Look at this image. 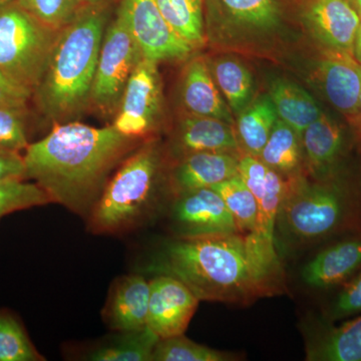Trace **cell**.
Wrapping results in <instances>:
<instances>
[{"label":"cell","mask_w":361,"mask_h":361,"mask_svg":"<svg viewBox=\"0 0 361 361\" xmlns=\"http://www.w3.org/2000/svg\"><path fill=\"white\" fill-rule=\"evenodd\" d=\"M147 270L177 278L200 301L248 305L285 287L275 246L256 231L176 237L161 246Z\"/></svg>","instance_id":"obj_1"},{"label":"cell","mask_w":361,"mask_h":361,"mask_svg":"<svg viewBox=\"0 0 361 361\" xmlns=\"http://www.w3.org/2000/svg\"><path fill=\"white\" fill-rule=\"evenodd\" d=\"M139 141L121 134L113 125L54 123L49 135L30 144L23 154L26 177L37 183L52 203L89 216L111 171L137 149Z\"/></svg>","instance_id":"obj_2"},{"label":"cell","mask_w":361,"mask_h":361,"mask_svg":"<svg viewBox=\"0 0 361 361\" xmlns=\"http://www.w3.org/2000/svg\"><path fill=\"white\" fill-rule=\"evenodd\" d=\"M113 6H82L59 30L44 75L32 94L40 113L52 123L77 121L90 106L97 59Z\"/></svg>","instance_id":"obj_3"},{"label":"cell","mask_w":361,"mask_h":361,"mask_svg":"<svg viewBox=\"0 0 361 361\" xmlns=\"http://www.w3.org/2000/svg\"><path fill=\"white\" fill-rule=\"evenodd\" d=\"M160 149L145 142L121 163L87 216L94 234H120L142 224L160 205Z\"/></svg>","instance_id":"obj_4"},{"label":"cell","mask_w":361,"mask_h":361,"mask_svg":"<svg viewBox=\"0 0 361 361\" xmlns=\"http://www.w3.org/2000/svg\"><path fill=\"white\" fill-rule=\"evenodd\" d=\"M360 207L337 176L313 184L298 177L288 180L276 225L287 239L308 243L353 224Z\"/></svg>","instance_id":"obj_5"},{"label":"cell","mask_w":361,"mask_h":361,"mask_svg":"<svg viewBox=\"0 0 361 361\" xmlns=\"http://www.w3.org/2000/svg\"><path fill=\"white\" fill-rule=\"evenodd\" d=\"M59 32L37 20L16 0L0 4V71L33 94Z\"/></svg>","instance_id":"obj_6"},{"label":"cell","mask_w":361,"mask_h":361,"mask_svg":"<svg viewBox=\"0 0 361 361\" xmlns=\"http://www.w3.org/2000/svg\"><path fill=\"white\" fill-rule=\"evenodd\" d=\"M287 0H205L207 40L250 44L281 30Z\"/></svg>","instance_id":"obj_7"},{"label":"cell","mask_w":361,"mask_h":361,"mask_svg":"<svg viewBox=\"0 0 361 361\" xmlns=\"http://www.w3.org/2000/svg\"><path fill=\"white\" fill-rule=\"evenodd\" d=\"M144 59L122 18L115 14L104 32L92 85L90 106L116 116L130 75Z\"/></svg>","instance_id":"obj_8"},{"label":"cell","mask_w":361,"mask_h":361,"mask_svg":"<svg viewBox=\"0 0 361 361\" xmlns=\"http://www.w3.org/2000/svg\"><path fill=\"white\" fill-rule=\"evenodd\" d=\"M116 14L129 28L144 59L159 65L184 61L195 51L171 27L155 0H120Z\"/></svg>","instance_id":"obj_9"},{"label":"cell","mask_w":361,"mask_h":361,"mask_svg":"<svg viewBox=\"0 0 361 361\" xmlns=\"http://www.w3.org/2000/svg\"><path fill=\"white\" fill-rule=\"evenodd\" d=\"M161 109L158 63L142 59L128 82L113 127L126 137L141 140L156 130Z\"/></svg>","instance_id":"obj_10"},{"label":"cell","mask_w":361,"mask_h":361,"mask_svg":"<svg viewBox=\"0 0 361 361\" xmlns=\"http://www.w3.org/2000/svg\"><path fill=\"white\" fill-rule=\"evenodd\" d=\"M293 6L317 49L353 54L361 16L349 0H293Z\"/></svg>","instance_id":"obj_11"},{"label":"cell","mask_w":361,"mask_h":361,"mask_svg":"<svg viewBox=\"0 0 361 361\" xmlns=\"http://www.w3.org/2000/svg\"><path fill=\"white\" fill-rule=\"evenodd\" d=\"M311 78L324 99L351 127L360 111L361 92V66L353 54L318 49Z\"/></svg>","instance_id":"obj_12"},{"label":"cell","mask_w":361,"mask_h":361,"mask_svg":"<svg viewBox=\"0 0 361 361\" xmlns=\"http://www.w3.org/2000/svg\"><path fill=\"white\" fill-rule=\"evenodd\" d=\"M177 237H201L240 233L224 201L212 188L174 197L171 210Z\"/></svg>","instance_id":"obj_13"},{"label":"cell","mask_w":361,"mask_h":361,"mask_svg":"<svg viewBox=\"0 0 361 361\" xmlns=\"http://www.w3.org/2000/svg\"><path fill=\"white\" fill-rule=\"evenodd\" d=\"M149 288L147 326L160 339L184 334L200 302L198 297L170 275H157Z\"/></svg>","instance_id":"obj_14"},{"label":"cell","mask_w":361,"mask_h":361,"mask_svg":"<svg viewBox=\"0 0 361 361\" xmlns=\"http://www.w3.org/2000/svg\"><path fill=\"white\" fill-rule=\"evenodd\" d=\"M239 175L255 197L258 221L255 231L267 243L274 245L278 214L288 188V180L256 157L241 154Z\"/></svg>","instance_id":"obj_15"},{"label":"cell","mask_w":361,"mask_h":361,"mask_svg":"<svg viewBox=\"0 0 361 361\" xmlns=\"http://www.w3.org/2000/svg\"><path fill=\"white\" fill-rule=\"evenodd\" d=\"M176 161L202 152L239 154L238 140L232 123L210 116L187 114L182 116L171 142Z\"/></svg>","instance_id":"obj_16"},{"label":"cell","mask_w":361,"mask_h":361,"mask_svg":"<svg viewBox=\"0 0 361 361\" xmlns=\"http://www.w3.org/2000/svg\"><path fill=\"white\" fill-rule=\"evenodd\" d=\"M303 157L308 172L316 180L336 176L346 148V133L334 116L323 111L301 135Z\"/></svg>","instance_id":"obj_17"},{"label":"cell","mask_w":361,"mask_h":361,"mask_svg":"<svg viewBox=\"0 0 361 361\" xmlns=\"http://www.w3.org/2000/svg\"><path fill=\"white\" fill-rule=\"evenodd\" d=\"M239 158V154L202 152L176 161L170 175L173 196L212 188L238 175Z\"/></svg>","instance_id":"obj_18"},{"label":"cell","mask_w":361,"mask_h":361,"mask_svg":"<svg viewBox=\"0 0 361 361\" xmlns=\"http://www.w3.org/2000/svg\"><path fill=\"white\" fill-rule=\"evenodd\" d=\"M180 97L187 114L210 116L234 125L233 114L214 80L208 61L195 58L180 78Z\"/></svg>","instance_id":"obj_19"},{"label":"cell","mask_w":361,"mask_h":361,"mask_svg":"<svg viewBox=\"0 0 361 361\" xmlns=\"http://www.w3.org/2000/svg\"><path fill=\"white\" fill-rule=\"evenodd\" d=\"M149 282L141 275H129L116 280L104 310V318L111 329L135 331L147 327Z\"/></svg>","instance_id":"obj_20"},{"label":"cell","mask_w":361,"mask_h":361,"mask_svg":"<svg viewBox=\"0 0 361 361\" xmlns=\"http://www.w3.org/2000/svg\"><path fill=\"white\" fill-rule=\"evenodd\" d=\"M360 266L361 238L343 240L311 259L301 277L311 288H331L346 281Z\"/></svg>","instance_id":"obj_21"},{"label":"cell","mask_w":361,"mask_h":361,"mask_svg":"<svg viewBox=\"0 0 361 361\" xmlns=\"http://www.w3.org/2000/svg\"><path fill=\"white\" fill-rule=\"evenodd\" d=\"M268 94L274 104L278 118L293 128L300 137L303 130L322 115V109L314 97L302 87L286 78L272 80Z\"/></svg>","instance_id":"obj_22"},{"label":"cell","mask_w":361,"mask_h":361,"mask_svg":"<svg viewBox=\"0 0 361 361\" xmlns=\"http://www.w3.org/2000/svg\"><path fill=\"white\" fill-rule=\"evenodd\" d=\"M278 120L269 94L254 99L235 121V132L242 154L258 158Z\"/></svg>","instance_id":"obj_23"},{"label":"cell","mask_w":361,"mask_h":361,"mask_svg":"<svg viewBox=\"0 0 361 361\" xmlns=\"http://www.w3.org/2000/svg\"><path fill=\"white\" fill-rule=\"evenodd\" d=\"M258 159L286 180L300 177L304 160L300 135L278 118Z\"/></svg>","instance_id":"obj_24"},{"label":"cell","mask_w":361,"mask_h":361,"mask_svg":"<svg viewBox=\"0 0 361 361\" xmlns=\"http://www.w3.org/2000/svg\"><path fill=\"white\" fill-rule=\"evenodd\" d=\"M306 360L361 361V316L315 337L306 349Z\"/></svg>","instance_id":"obj_25"},{"label":"cell","mask_w":361,"mask_h":361,"mask_svg":"<svg viewBox=\"0 0 361 361\" xmlns=\"http://www.w3.org/2000/svg\"><path fill=\"white\" fill-rule=\"evenodd\" d=\"M226 103L235 116L255 99V82L249 68L239 59L222 56L209 65Z\"/></svg>","instance_id":"obj_26"},{"label":"cell","mask_w":361,"mask_h":361,"mask_svg":"<svg viewBox=\"0 0 361 361\" xmlns=\"http://www.w3.org/2000/svg\"><path fill=\"white\" fill-rule=\"evenodd\" d=\"M166 21L195 49L206 44L205 0H155Z\"/></svg>","instance_id":"obj_27"},{"label":"cell","mask_w":361,"mask_h":361,"mask_svg":"<svg viewBox=\"0 0 361 361\" xmlns=\"http://www.w3.org/2000/svg\"><path fill=\"white\" fill-rule=\"evenodd\" d=\"M159 337L148 326L135 331L120 332V336L99 344L85 355L92 361H153Z\"/></svg>","instance_id":"obj_28"},{"label":"cell","mask_w":361,"mask_h":361,"mask_svg":"<svg viewBox=\"0 0 361 361\" xmlns=\"http://www.w3.org/2000/svg\"><path fill=\"white\" fill-rule=\"evenodd\" d=\"M224 201L240 233L254 232L257 227L258 204L241 176L236 175L212 187Z\"/></svg>","instance_id":"obj_29"},{"label":"cell","mask_w":361,"mask_h":361,"mask_svg":"<svg viewBox=\"0 0 361 361\" xmlns=\"http://www.w3.org/2000/svg\"><path fill=\"white\" fill-rule=\"evenodd\" d=\"M20 320L6 310H0V361H42Z\"/></svg>","instance_id":"obj_30"},{"label":"cell","mask_w":361,"mask_h":361,"mask_svg":"<svg viewBox=\"0 0 361 361\" xmlns=\"http://www.w3.org/2000/svg\"><path fill=\"white\" fill-rule=\"evenodd\" d=\"M232 353H223L201 345L184 334L159 339L153 353V361H231Z\"/></svg>","instance_id":"obj_31"},{"label":"cell","mask_w":361,"mask_h":361,"mask_svg":"<svg viewBox=\"0 0 361 361\" xmlns=\"http://www.w3.org/2000/svg\"><path fill=\"white\" fill-rule=\"evenodd\" d=\"M51 199L30 180H0V220L9 214L51 204Z\"/></svg>","instance_id":"obj_32"},{"label":"cell","mask_w":361,"mask_h":361,"mask_svg":"<svg viewBox=\"0 0 361 361\" xmlns=\"http://www.w3.org/2000/svg\"><path fill=\"white\" fill-rule=\"evenodd\" d=\"M26 114L27 106L0 108V152L23 156L30 146Z\"/></svg>","instance_id":"obj_33"},{"label":"cell","mask_w":361,"mask_h":361,"mask_svg":"<svg viewBox=\"0 0 361 361\" xmlns=\"http://www.w3.org/2000/svg\"><path fill=\"white\" fill-rule=\"evenodd\" d=\"M37 20L54 30H61L82 8L78 0H16Z\"/></svg>","instance_id":"obj_34"},{"label":"cell","mask_w":361,"mask_h":361,"mask_svg":"<svg viewBox=\"0 0 361 361\" xmlns=\"http://www.w3.org/2000/svg\"><path fill=\"white\" fill-rule=\"evenodd\" d=\"M361 313V273L344 285L331 308V317L341 319Z\"/></svg>","instance_id":"obj_35"},{"label":"cell","mask_w":361,"mask_h":361,"mask_svg":"<svg viewBox=\"0 0 361 361\" xmlns=\"http://www.w3.org/2000/svg\"><path fill=\"white\" fill-rule=\"evenodd\" d=\"M32 92L23 89L0 71V108L2 106H27Z\"/></svg>","instance_id":"obj_36"},{"label":"cell","mask_w":361,"mask_h":361,"mask_svg":"<svg viewBox=\"0 0 361 361\" xmlns=\"http://www.w3.org/2000/svg\"><path fill=\"white\" fill-rule=\"evenodd\" d=\"M27 180L23 156L0 152V180Z\"/></svg>","instance_id":"obj_37"},{"label":"cell","mask_w":361,"mask_h":361,"mask_svg":"<svg viewBox=\"0 0 361 361\" xmlns=\"http://www.w3.org/2000/svg\"><path fill=\"white\" fill-rule=\"evenodd\" d=\"M353 54L355 61L361 66V23L357 33H356Z\"/></svg>","instance_id":"obj_38"},{"label":"cell","mask_w":361,"mask_h":361,"mask_svg":"<svg viewBox=\"0 0 361 361\" xmlns=\"http://www.w3.org/2000/svg\"><path fill=\"white\" fill-rule=\"evenodd\" d=\"M353 133H355V139L360 142L361 147V92L360 97V111H358V116L356 118L355 122L351 126Z\"/></svg>","instance_id":"obj_39"},{"label":"cell","mask_w":361,"mask_h":361,"mask_svg":"<svg viewBox=\"0 0 361 361\" xmlns=\"http://www.w3.org/2000/svg\"><path fill=\"white\" fill-rule=\"evenodd\" d=\"M80 6H96V4H115L118 2L120 0H78Z\"/></svg>","instance_id":"obj_40"},{"label":"cell","mask_w":361,"mask_h":361,"mask_svg":"<svg viewBox=\"0 0 361 361\" xmlns=\"http://www.w3.org/2000/svg\"><path fill=\"white\" fill-rule=\"evenodd\" d=\"M349 2L353 4V6L355 7V11H357V13H360V16H361V0H349Z\"/></svg>","instance_id":"obj_41"},{"label":"cell","mask_w":361,"mask_h":361,"mask_svg":"<svg viewBox=\"0 0 361 361\" xmlns=\"http://www.w3.org/2000/svg\"><path fill=\"white\" fill-rule=\"evenodd\" d=\"M11 1V0H0V4H6V2Z\"/></svg>","instance_id":"obj_42"}]
</instances>
